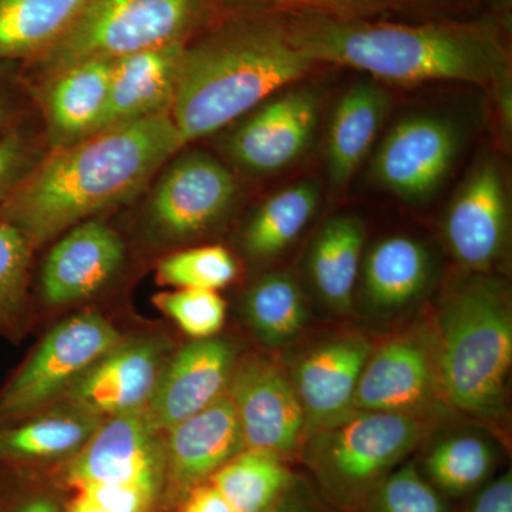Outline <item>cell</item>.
<instances>
[{
  "label": "cell",
  "mask_w": 512,
  "mask_h": 512,
  "mask_svg": "<svg viewBox=\"0 0 512 512\" xmlns=\"http://www.w3.org/2000/svg\"><path fill=\"white\" fill-rule=\"evenodd\" d=\"M49 151L45 134L25 126L0 138V207Z\"/></svg>",
  "instance_id": "cell-35"
},
{
  "label": "cell",
  "mask_w": 512,
  "mask_h": 512,
  "mask_svg": "<svg viewBox=\"0 0 512 512\" xmlns=\"http://www.w3.org/2000/svg\"><path fill=\"white\" fill-rule=\"evenodd\" d=\"M208 480L232 511L265 512L292 484V474L278 454L245 448Z\"/></svg>",
  "instance_id": "cell-28"
},
{
  "label": "cell",
  "mask_w": 512,
  "mask_h": 512,
  "mask_svg": "<svg viewBox=\"0 0 512 512\" xmlns=\"http://www.w3.org/2000/svg\"><path fill=\"white\" fill-rule=\"evenodd\" d=\"M158 434L146 410L107 417L70 464V484H136L157 494L167 468Z\"/></svg>",
  "instance_id": "cell-12"
},
{
  "label": "cell",
  "mask_w": 512,
  "mask_h": 512,
  "mask_svg": "<svg viewBox=\"0 0 512 512\" xmlns=\"http://www.w3.org/2000/svg\"><path fill=\"white\" fill-rule=\"evenodd\" d=\"M237 259L220 245L192 248L161 259L157 281L177 289L220 291L237 278Z\"/></svg>",
  "instance_id": "cell-31"
},
{
  "label": "cell",
  "mask_w": 512,
  "mask_h": 512,
  "mask_svg": "<svg viewBox=\"0 0 512 512\" xmlns=\"http://www.w3.org/2000/svg\"><path fill=\"white\" fill-rule=\"evenodd\" d=\"M164 355L163 339L121 342L69 387L67 402L101 419L146 410L163 373Z\"/></svg>",
  "instance_id": "cell-13"
},
{
  "label": "cell",
  "mask_w": 512,
  "mask_h": 512,
  "mask_svg": "<svg viewBox=\"0 0 512 512\" xmlns=\"http://www.w3.org/2000/svg\"><path fill=\"white\" fill-rule=\"evenodd\" d=\"M153 303L194 339L214 338L224 326L227 303L210 289H175L154 295Z\"/></svg>",
  "instance_id": "cell-33"
},
{
  "label": "cell",
  "mask_w": 512,
  "mask_h": 512,
  "mask_svg": "<svg viewBox=\"0 0 512 512\" xmlns=\"http://www.w3.org/2000/svg\"><path fill=\"white\" fill-rule=\"evenodd\" d=\"M468 512H512L511 473L488 485Z\"/></svg>",
  "instance_id": "cell-39"
},
{
  "label": "cell",
  "mask_w": 512,
  "mask_h": 512,
  "mask_svg": "<svg viewBox=\"0 0 512 512\" xmlns=\"http://www.w3.org/2000/svg\"><path fill=\"white\" fill-rule=\"evenodd\" d=\"M439 392L436 353L419 336L403 335L370 355L353 410L421 417Z\"/></svg>",
  "instance_id": "cell-14"
},
{
  "label": "cell",
  "mask_w": 512,
  "mask_h": 512,
  "mask_svg": "<svg viewBox=\"0 0 512 512\" xmlns=\"http://www.w3.org/2000/svg\"><path fill=\"white\" fill-rule=\"evenodd\" d=\"M238 183L231 170L207 151L175 154L147 202L150 228L167 242L198 237L234 207Z\"/></svg>",
  "instance_id": "cell-8"
},
{
  "label": "cell",
  "mask_w": 512,
  "mask_h": 512,
  "mask_svg": "<svg viewBox=\"0 0 512 512\" xmlns=\"http://www.w3.org/2000/svg\"><path fill=\"white\" fill-rule=\"evenodd\" d=\"M286 20L296 45L316 63L352 67L382 82L484 84L505 74L503 49L485 26L397 25L318 13Z\"/></svg>",
  "instance_id": "cell-3"
},
{
  "label": "cell",
  "mask_w": 512,
  "mask_h": 512,
  "mask_svg": "<svg viewBox=\"0 0 512 512\" xmlns=\"http://www.w3.org/2000/svg\"><path fill=\"white\" fill-rule=\"evenodd\" d=\"M123 239L101 220L84 221L66 232L43 264L40 288L50 305L90 298L109 284L124 261Z\"/></svg>",
  "instance_id": "cell-18"
},
{
  "label": "cell",
  "mask_w": 512,
  "mask_h": 512,
  "mask_svg": "<svg viewBox=\"0 0 512 512\" xmlns=\"http://www.w3.org/2000/svg\"><path fill=\"white\" fill-rule=\"evenodd\" d=\"M372 346L362 336L322 343L299 360L293 386L305 413L306 431L330 426L353 412V399Z\"/></svg>",
  "instance_id": "cell-19"
},
{
  "label": "cell",
  "mask_w": 512,
  "mask_h": 512,
  "mask_svg": "<svg viewBox=\"0 0 512 512\" xmlns=\"http://www.w3.org/2000/svg\"><path fill=\"white\" fill-rule=\"evenodd\" d=\"M103 420L70 406L69 412L0 427V460H52L79 453Z\"/></svg>",
  "instance_id": "cell-26"
},
{
  "label": "cell",
  "mask_w": 512,
  "mask_h": 512,
  "mask_svg": "<svg viewBox=\"0 0 512 512\" xmlns=\"http://www.w3.org/2000/svg\"><path fill=\"white\" fill-rule=\"evenodd\" d=\"M375 512H446L437 491L413 466L384 478L373 494Z\"/></svg>",
  "instance_id": "cell-34"
},
{
  "label": "cell",
  "mask_w": 512,
  "mask_h": 512,
  "mask_svg": "<svg viewBox=\"0 0 512 512\" xmlns=\"http://www.w3.org/2000/svg\"><path fill=\"white\" fill-rule=\"evenodd\" d=\"M436 363L440 392L451 406L481 419L500 416L512 363V315L494 279H471L443 303Z\"/></svg>",
  "instance_id": "cell-4"
},
{
  "label": "cell",
  "mask_w": 512,
  "mask_h": 512,
  "mask_svg": "<svg viewBox=\"0 0 512 512\" xmlns=\"http://www.w3.org/2000/svg\"><path fill=\"white\" fill-rule=\"evenodd\" d=\"M508 207L498 164H478L451 201L444 222L448 247L461 265L485 269L500 258L507 241Z\"/></svg>",
  "instance_id": "cell-16"
},
{
  "label": "cell",
  "mask_w": 512,
  "mask_h": 512,
  "mask_svg": "<svg viewBox=\"0 0 512 512\" xmlns=\"http://www.w3.org/2000/svg\"><path fill=\"white\" fill-rule=\"evenodd\" d=\"M165 461L175 483L191 490L244 451V434L228 394L167 430Z\"/></svg>",
  "instance_id": "cell-21"
},
{
  "label": "cell",
  "mask_w": 512,
  "mask_h": 512,
  "mask_svg": "<svg viewBox=\"0 0 512 512\" xmlns=\"http://www.w3.org/2000/svg\"><path fill=\"white\" fill-rule=\"evenodd\" d=\"M265 512H319L301 488L289 485L284 494Z\"/></svg>",
  "instance_id": "cell-41"
},
{
  "label": "cell",
  "mask_w": 512,
  "mask_h": 512,
  "mask_svg": "<svg viewBox=\"0 0 512 512\" xmlns=\"http://www.w3.org/2000/svg\"><path fill=\"white\" fill-rule=\"evenodd\" d=\"M319 188L312 181L289 185L262 202L242 235L245 252L254 259L281 254L302 234L319 207Z\"/></svg>",
  "instance_id": "cell-27"
},
{
  "label": "cell",
  "mask_w": 512,
  "mask_h": 512,
  "mask_svg": "<svg viewBox=\"0 0 512 512\" xmlns=\"http://www.w3.org/2000/svg\"><path fill=\"white\" fill-rule=\"evenodd\" d=\"M316 64L281 16L222 13L185 45L171 109L184 146L237 123Z\"/></svg>",
  "instance_id": "cell-2"
},
{
  "label": "cell",
  "mask_w": 512,
  "mask_h": 512,
  "mask_svg": "<svg viewBox=\"0 0 512 512\" xmlns=\"http://www.w3.org/2000/svg\"><path fill=\"white\" fill-rule=\"evenodd\" d=\"M227 394L234 404L247 448L293 453L306 431L305 413L295 386L281 367L264 357L237 363Z\"/></svg>",
  "instance_id": "cell-11"
},
{
  "label": "cell",
  "mask_w": 512,
  "mask_h": 512,
  "mask_svg": "<svg viewBox=\"0 0 512 512\" xmlns=\"http://www.w3.org/2000/svg\"><path fill=\"white\" fill-rule=\"evenodd\" d=\"M237 365V352L228 340L197 339L184 346L164 366L146 414L158 433L207 409L227 393Z\"/></svg>",
  "instance_id": "cell-15"
},
{
  "label": "cell",
  "mask_w": 512,
  "mask_h": 512,
  "mask_svg": "<svg viewBox=\"0 0 512 512\" xmlns=\"http://www.w3.org/2000/svg\"><path fill=\"white\" fill-rule=\"evenodd\" d=\"M123 342L119 330L89 311L50 330L0 393V427L26 420L66 393L80 376Z\"/></svg>",
  "instance_id": "cell-7"
},
{
  "label": "cell",
  "mask_w": 512,
  "mask_h": 512,
  "mask_svg": "<svg viewBox=\"0 0 512 512\" xmlns=\"http://www.w3.org/2000/svg\"><path fill=\"white\" fill-rule=\"evenodd\" d=\"M319 107L313 87L292 84L238 120L222 144L224 153L249 174L279 173L311 146Z\"/></svg>",
  "instance_id": "cell-9"
},
{
  "label": "cell",
  "mask_w": 512,
  "mask_h": 512,
  "mask_svg": "<svg viewBox=\"0 0 512 512\" xmlns=\"http://www.w3.org/2000/svg\"><path fill=\"white\" fill-rule=\"evenodd\" d=\"M244 313L256 338L278 348L302 332L308 309L298 282L288 274L266 275L249 288Z\"/></svg>",
  "instance_id": "cell-29"
},
{
  "label": "cell",
  "mask_w": 512,
  "mask_h": 512,
  "mask_svg": "<svg viewBox=\"0 0 512 512\" xmlns=\"http://www.w3.org/2000/svg\"><path fill=\"white\" fill-rule=\"evenodd\" d=\"M365 227L353 215H339L320 228L309 254L312 284L332 308L352 306L365 249Z\"/></svg>",
  "instance_id": "cell-24"
},
{
  "label": "cell",
  "mask_w": 512,
  "mask_h": 512,
  "mask_svg": "<svg viewBox=\"0 0 512 512\" xmlns=\"http://www.w3.org/2000/svg\"><path fill=\"white\" fill-rule=\"evenodd\" d=\"M396 0H218L222 13L271 12L278 8L311 9L318 15L342 16L392 5Z\"/></svg>",
  "instance_id": "cell-36"
},
{
  "label": "cell",
  "mask_w": 512,
  "mask_h": 512,
  "mask_svg": "<svg viewBox=\"0 0 512 512\" xmlns=\"http://www.w3.org/2000/svg\"><path fill=\"white\" fill-rule=\"evenodd\" d=\"M76 488L107 512H148L157 495L136 484L87 483Z\"/></svg>",
  "instance_id": "cell-37"
},
{
  "label": "cell",
  "mask_w": 512,
  "mask_h": 512,
  "mask_svg": "<svg viewBox=\"0 0 512 512\" xmlns=\"http://www.w3.org/2000/svg\"><path fill=\"white\" fill-rule=\"evenodd\" d=\"M171 114L53 148L0 207L33 251L101 212L134 200L184 148Z\"/></svg>",
  "instance_id": "cell-1"
},
{
  "label": "cell",
  "mask_w": 512,
  "mask_h": 512,
  "mask_svg": "<svg viewBox=\"0 0 512 512\" xmlns=\"http://www.w3.org/2000/svg\"><path fill=\"white\" fill-rule=\"evenodd\" d=\"M33 249L22 232L0 221V330L15 333L28 299Z\"/></svg>",
  "instance_id": "cell-32"
},
{
  "label": "cell",
  "mask_w": 512,
  "mask_h": 512,
  "mask_svg": "<svg viewBox=\"0 0 512 512\" xmlns=\"http://www.w3.org/2000/svg\"><path fill=\"white\" fill-rule=\"evenodd\" d=\"M185 45L171 43L114 60L109 100L97 133L171 114Z\"/></svg>",
  "instance_id": "cell-20"
},
{
  "label": "cell",
  "mask_w": 512,
  "mask_h": 512,
  "mask_svg": "<svg viewBox=\"0 0 512 512\" xmlns=\"http://www.w3.org/2000/svg\"><path fill=\"white\" fill-rule=\"evenodd\" d=\"M87 0H0V63L25 64L69 29Z\"/></svg>",
  "instance_id": "cell-25"
},
{
  "label": "cell",
  "mask_w": 512,
  "mask_h": 512,
  "mask_svg": "<svg viewBox=\"0 0 512 512\" xmlns=\"http://www.w3.org/2000/svg\"><path fill=\"white\" fill-rule=\"evenodd\" d=\"M113 66L114 60L110 59L86 60L45 82L25 87L42 113L49 150L73 146L99 131Z\"/></svg>",
  "instance_id": "cell-17"
},
{
  "label": "cell",
  "mask_w": 512,
  "mask_h": 512,
  "mask_svg": "<svg viewBox=\"0 0 512 512\" xmlns=\"http://www.w3.org/2000/svg\"><path fill=\"white\" fill-rule=\"evenodd\" d=\"M12 512H59L55 504L46 498H32L13 508Z\"/></svg>",
  "instance_id": "cell-42"
},
{
  "label": "cell",
  "mask_w": 512,
  "mask_h": 512,
  "mask_svg": "<svg viewBox=\"0 0 512 512\" xmlns=\"http://www.w3.org/2000/svg\"><path fill=\"white\" fill-rule=\"evenodd\" d=\"M490 444L476 436H454L431 448L426 470L434 484L450 494H464L483 483L493 470Z\"/></svg>",
  "instance_id": "cell-30"
},
{
  "label": "cell",
  "mask_w": 512,
  "mask_h": 512,
  "mask_svg": "<svg viewBox=\"0 0 512 512\" xmlns=\"http://www.w3.org/2000/svg\"><path fill=\"white\" fill-rule=\"evenodd\" d=\"M460 133L443 117L410 116L384 137L372 165L376 184L404 201L429 200L450 174Z\"/></svg>",
  "instance_id": "cell-10"
},
{
  "label": "cell",
  "mask_w": 512,
  "mask_h": 512,
  "mask_svg": "<svg viewBox=\"0 0 512 512\" xmlns=\"http://www.w3.org/2000/svg\"><path fill=\"white\" fill-rule=\"evenodd\" d=\"M433 261L417 239L394 235L376 242L363 258L362 288L373 308L399 311L416 301L429 284Z\"/></svg>",
  "instance_id": "cell-23"
},
{
  "label": "cell",
  "mask_w": 512,
  "mask_h": 512,
  "mask_svg": "<svg viewBox=\"0 0 512 512\" xmlns=\"http://www.w3.org/2000/svg\"><path fill=\"white\" fill-rule=\"evenodd\" d=\"M424 433L421 417L353 410L336 423L309 433L306 463L333 504L357 507L375 494Z\"/></svg>",
  "instance_id": "cell-6"
},
{
  "label": "cell",
  "mask_w": 512,
  "mask_h": 512,
  "mask_svg": "<svg viewBox=\"0 0 512 512\" xmlns=\"http://www.w3.org/2000/svg\"><path fill=\"white\" fill-rule=\"evenodd\" d=\"M183 512H234L220 491L211 483H201L191 488Z\"/></svg>",
  "instance_id": "cell-40"
},
{
  "label": "cell",
  "mask_w": 512,
  "mask_h": 512,
  "mask_svg": "<svg viewBox=\"0 0 512 512\" xmlns=\"http://www.w3.org/2000/svg\"><path fill=\"white\" fill-rule=\"evenodd\" d=\"M389 110V96L376 83H357L340 97L328 134V174L336 190L350 183Z\"/></svg>",
  "instance_id": "cell-22"
},
{
  "label": "cell",
  "mask_w": 512,
  "mask_h": 512,
  "mask_svg": "<svg viewBox=\"0 0 512 512\" xmlns=\"http://www.w3.org/2000/svg\"><path fill=\"white\" fill-rule=\"evenodd\" d=\"M26 100L30 97L20 83L19 64L0 63V138L25 126Z\"/></svg>",
  "instance_id": "cell-38"
},
{
  "label": "cell",
  "mask_w": 512,
  "mask_h": 512,
  "mask_svg": "<svg viewBox=\"0 0 512 512\" xmlns=\"http://www.w3.org/2000/svg\"><path fill=\"white\" fill-rule=\"evenodd\" d=\"M67 512H107L99 504L90 500L87 495L79 493L73 498L72 503L67 507Z\"/></svg>",
  "instance_id": "cell-43"
},
{
  "label": "cell",
  "mask_w": 512,
  "mask_h": 512,
  "mask_svg": "<svg viewBox=\"0 0 512 512\" xmlns=\"http://www.w3.org/2000/svg\"><path fill=\"white\" fill-rule=\"evenodd\" d=\"M221 15L218 0H87L43 55L19 64V80L23 87L35 86L86 60L187 43Z\"/></svg>",
  "instance_id": "cell-5"
}]
</instances>
